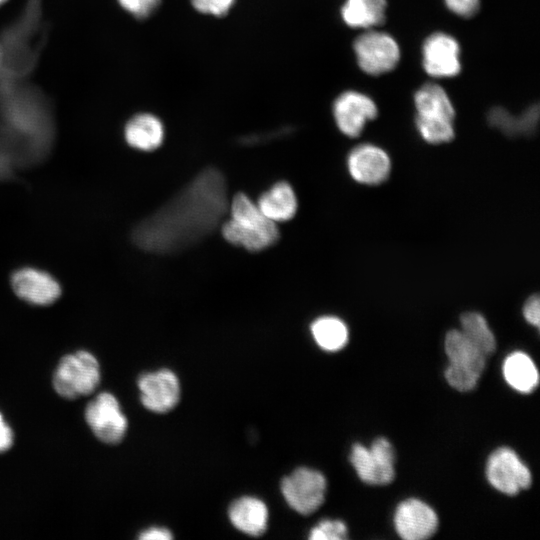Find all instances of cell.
<instances>
[{"label":"cell","mask_w":540,"mask_h":540,"mask_svg":"<svg viewBox=\"0 0 540 540\" xmlns=\"http://www.w3.org/2000/svg\"><path fill=\"white\" fill-rule=\"evenodd\" d=\"M229 203L223 173L215 167H206L140 221L132 232V240L149 253H180L220 228L228 214Z\"/></svg>","instance_id":"cell-1"},{"label":"cell","mask_w":540,"mask_h":540,"mask_svg":"<svg viewBox=\"0 0 540 540\" xmlns=\"http://www.w3.org/2000/svg\"><path fill=\"white\" fill-rule=\"evenodd\" d=\"M230 217L220 228L224 239L251 252L265 250L279 240L277 224L268 219L246 194L237 193L229 203Z\"/></svg>","instance_id":"cell-2"},{"label":"cell","mask_w":540,"mask_h":540,"mask_svg":"<svg viewBox=\"0 0 540 540\" xmlns=\"http://www.w3.org/2000/svg\"><path fill=\"white\" fill-rule=\"evenodd\" d=\"M444 345L449 360L444 372L448 384L460 392L473 390L485 368L486 356L461 330H450Z\"/></svg>","instance_id":"cell-3"},{"label":"cell","mask_w":540,"mask_h":540,"mask_svg":"<svg viewBox=\"0 0 540 540\" xmlns=\"http://www.w3.org/2000/svg\"><path fill=\"white\" fill-rule=\"evenodd\" d=\"M99 382V363L94 355L84 350L64 356L53 375L55 391L67 399L92 393Z\"/></svg>","instance_id":"cell-4"},{"label":"cell","mask_w":540,"mask_h":540,"mask_svg":"<svg viewBox=\"0 0 540 540\" xmlns=\"http://www.w3.org/2000/svg\"><path fill=\"white\" fill-rule=\"evenodd\" d=\"M349 459L358 477L366 484L387 485L395 477V452L384 437L375 439L369 448L355 443Z\"/></svg>","instance_id":"cell-5"},{"label":"cell","mask_w":540,"mask_h":540,"mask_svg":"<svg viewBox=\"0 0 540 540\" xmlns=\"http://www.w3.org/2000/svg\"><path fill=\"white\" fill-rule=\"evenodd\" d=\"M359 67L367 74L380 75L394 69L400 59V49L389 34L369 30L359 35L353 44Z\"/></svg>","instance_id":"cell-6"},{"label":"cell","mask_w":540,"mask_h":540,"mask_svg":"<svg viewBox=\"0 0 540 540\" xmlns=\"http://www.w3.org/2000/svg\"><path fill=\"white\" fill-rule=\"evenodd\" d=\"M486 477L497 491L517 495L531 486L532 475L517 453L509 447H499L488 457Z\"/></svg>","instance_id":"cell-7"},{"label":"cell","mask_w":540,"mask_h":540,"mask_svg":"<svg viewBox=\"0 0 540 540\" xmlns=\"http://www.w3.org/2000/svg\"><path fill=\"white\" fill-rule=\"evenodd\" d=\"M281 491L289 506L296 512L308 515L323 503L326 492L325 476L309 468H298L281 482Z\"/></svg>","instance_id":"cell-8"},{"label":"cell","mask_w":540,"mask_h":540,"mask_svg":"<svg viewBox=\"0 0 540 540\" xmlns=\"http://www.w3.org/2000/svg\"><path fill=\"white\" fill-rule=\"evenodd\" d=\"M85 419L94 435L106 444H117L125 436L127 419L111 393L97 395L87 405Z\"/></svg>","instance_id":"cell-9"},{"label":"cell","mask_w":540,"mask_h":540,"mask_svg":"<svg viewBox=\"0 0 540 540\" xmlns=\"http://www.w3.org/2000/svg\"><path fill=\"white\" fill-rule=\"evenodd\" d=\"M375 102L358 91H345L333 104V115L338 129L348 137L361 134L365 124L377 116Z\"/></svg>","instance_id":"cell-10"},{"label":"cell","mask_w":540,"mask_h":540,"mask_svg":"<svg viewBox=\"0 0 540 540\" xmlns=\"http://www.w3.org/2000/svg\"><path fill=\"white\" fill-rule=\"evenodd\" d=\"M422 63L432 77L456 76L461 70L459 43L443 32L428 36L422 48Z\"/></svg>","instance_id":"cell-11"},{"label":"cell","mask_w":540,"mask_h":540,"mask_svg":"<svg viewBox=\"0 0 540 540\" xmlns=\"http://www.w3.org/2000/svg\"><path fill=\"white\" fill-rule=\"evenodd\" d=\"M394 526L397 534L404 540H424L437 531L438 516L425 502L410 498L397 506Z\"/></svg>","instance_id":"cell-12"},{"label":"cell","mask_w":540,"mask_h":540,"mask_svg":"<svg viewBox=\"0 0 540 540\" xmlns=\"http://www.w3.org/2000/svg\"><path fill=\"white\" fill-rule=\"evenodd\" d=\"M138 388L142 404L152 412L166 413L180 399L179 380L168 369L143 374L138 380Z\"/></svg>","instance_id":"cell-13"},{"label":"cell","mask_w":540,"mask_h":540,"mask_svg":"<svg viewBox=\"0 0 540 540\" xmlns=\"http://www.w3.org/2000/svg\"><path fill=\"white\" fill-rule=\"evenodd\" d=\"M348 171L361 184L377 185L386 180L391 162L388 154L372 144L356 146L348 155Z\"/></svg>","instance_id":"cell-14"},{"label":"cell","mask_w":540,"mask_h":540,"mask_svg":"<svg viewBox=\"0 0 540 540\" xmlns=\"http://www.w3.org/2000/svg\"><path fill=\"white\" fill-rule=\"evenodd\" d=\"M11 285L19 298L34 305L52 304L61 294L59 283L50 274L34 268L14 272Z\"/></svg>","instance_id":"cell-15"},{"label":"cell","mask_w":540,"mask_h":540,"mask_svg":"<svg viewBox=\"0 0 540 540\" xmlns=\"http://www.w3.org/2000/svg\"><path fill=\"white\" fill-rule=\"evenodd\" d=\"M229 518L241 532L250 536H260L267 528L268 509L260 499L245 496L231 504Z\"/></svg>","instance_id":"cell-16"},{"label":"cell","mask_w":540,"mask_h":540,"mask_svg":"<svg viewBox=\"0 0 540 540\" xmlns=\"http://www.w3.org/2000/svg\"><path fill=\"white\" fill-rule=\"evenodd\" d=\"M256 204L261 212L275 223L292 219L298 205L293 188L285 181L275 183L262 193Z\"/></svg>","instance_id":"cell-17"},{"label":"cell","mask_w":540,"mask_h":540,"mask_svg":"<svg viewBox=\"0 0 540 540\" xmlns=\"http://www.w3.org/2000/svg\"><path fill=\"white\" fill-rule=\"evenodd\" d=\"M124 134L131 147L142 151H151L162 144L164 127L156 116L142 113L135 115L127 122Z\"/></svg>","instance_id":"cell-18"},{"label":"cell","mask_w":540,"mask_h":540,"mask_svg":"<svg viewBox=\"0 0 540 540\" xmlns=\"http://www.w3.org/2000/svg\"><path fill=\"white\" fill-rule=\"evenodd\" d=\"M417 117L453 121L455 111L446 91L439 85L427 83L414 95Z\"/></svg>","instance_id":"cell-19"},{"label":"cell","mask_w":540,"mask_h":540,"mask_svg":"<svg viewBox=\"0 0 540 540\" xmlns=\"http://www.w3.org/2000/svg\"><path fill=\"white\" fill-rule=\"evenodd\" d=\"M386 0H345L341 17L352 28L370 29L384 22Z\"/></svg>","instance_id":"cell-20"},{"label":"cell","mask_w":540,"mask_h":540,"mask_svg":"<svg viewBox=\"0 0 540 540\" xmlns=\"http://www.w3.org/2000/svg\"><path fill=\"white\" fill-rule=\"evenodd\" d=\"M506 382L521 393H530L538 385L539 374L533 360L524 352L508 355L503 363Z\"/></svg>","instance_id":"cell-21"},{"label":"cell","mask_w":540,"mask_h":540,"mask_svg":"<svg viewBox=\"0 0 540 540\" xmlns=\"http://www.w3.org/2000/svg\"><path fill=\"white\" fill-rule=\"evenodd\" d=\"M539 108L537 105L526 109L521 115L514 116L501 107L490 110L488 122L508 136L531 135L538 123Z\"/></svg>","instance_id":"cell-22"},{"label":"cell","mask_w":540,"mask_h":540,"mask_svg":"<svg viewBox=\"0 0 540 540\" xmlns=\"http://www.w3.org/2000/svg\"><path fill=\"white\" fill-rule=\"evenodd\" d=\"M311 333L319 347L326 351H338L348 342L346 324L334 316H322L311 324Z\"/></svg>","instance_id":"cell-23"},{"label":"cell","mask_w":540,"mask_h":540,"mask_svg":"<svg viewBox=\"0 0 540 540\" xmlns=\"http://www.w3.org/2000/svg\"><path fill=\"white\" fill-rule=\"evenodd\" d=\"M461 332L486 356L496 350V339L485 317L478 312L460 316Z\"/></svg>","instance_id":"cell-24"},{"label":"cell","mask_w":540,"mask_h":540,"mask_svg":"<svg viewBox=\"0 0 540 540\" xmlns=\"http://www.w3.org/2000/svg\"><path fill=\"white\" fill-rule=\"evenodd\" d=\"M415 122L421 137L428 143L441 144L451 141L454 137L453 121L416 116Z\"/></svg>","instance_id":"cell-25"},{"label":"cell","mask_w":540,"mask_h":540,"mask_svg":"<svg viewBox=\"0 0 540 540\" xmlns=\"http://www.w3.org/2000/svg\"><path fill=\"white\" fill-rule=\"evenodd\" d=\"M348 537V529L340 520L325 519L316 525L309 535L311 540H344Z\"/></svg>","instance_id":"cell-26"},{"label":"cell","mask_w":540,"mask_h":540,"mask_svg":"<svg viewBox=\"0 0 540 540\" xmlns=\"http://www.w3.org/2000/svg\"><path fill=\"white\" fill-rule=\"evenodd\" d=\"M235 0H191L193 7L205 14H210L214 16H223L225 15Z\"/></svg>","instance_id":"cell-27"},{"label":"cell","mask_w":540,"mask_h":540,"mask_svg":"<svg viewBox=\"0 0 540 540\" xmlns=\"http://www.w3.org/2000/svg\"><path fill=\"white\" fill-rule=\"evenodd\" d=\"M119 4L137 18L150 15L159 5L160 0H118Z\"/></svg>","instance_id":"cell-28"},{"label":"cell","mask_w":540,"mask_h":540,"mask_svg":"<svg viewBox=\"0 0 540 540\" xmlns=\"http://www.w3.org/2000/svg\"><path fill=\"white\" fill-rule=\"evenodd\" d=\"M447 8L461 17H471L478 11L479 0H444Z\"/></svg>","instance_id":"cell-29"},{"label":"cell","mask_w":540,"mask_h":540,"mask_svg":"<svg viewBox=\"0 0 540 540\" xmlns=\"http://www.w3.org/2000/svg\"><path fill=\"white\" fill-rule=\"evenodd\" d=\"M523 316L529 324L539 327L540 300L537 295H533L527 299L523 306Z\"/></svg>","instance_id":"cell-30"},{"label":"cell","mask_w":540,"mask_h":540,"mask_svg":"<svg viewBox=\"0 0 540 540\" xmlns=\"http://www.w3.org/2000/svg\"><path fill=\"white\" fill-rule=\"evenodd\" d=\"M16 170L12 159L0 149V182L12 179Z\"/></svg>","instance_id":"cell-31"},{"label":"cell","mask_w":540,"mask_h":540,"mask_svg":"<svg viewBox=\"0 0 540 540\" xmlns=\"http://www.w3.org/2000/svg\"><path fill=\"white\" fill-rule=\"evenodd\" d=\"M13 444V431L0 413V452L8 450Z\"/></svg>","instance_id":"cell-32"},{"label":"cell","mask_w":540,"mask_h":540,"mask_svg":"<svg viewBox=\"0 0 540 540\" xmlns=\"http://www.w3.org/2000/svg\"><path fill=\"white\" fill-rule=\"evenodd\" d=\"M171 538H173L172 533L168 529L161 527L149 528L139 535V539L142 540H169Z\"/></svg>","instance_id":"cell-33"},{"label":"cell","mask_w":540,"mask_h":540,"mask_svg":"<svg viewBox=\"0 0 540 540\" xmlns=\"http://www.w3.org/2000/svg\"><path fill=\"white\" fill-rule=\"evenodd\" d=\"M6 0H0V4H2L3 2H5Z\"/></svg>","instance_id":"cell-34"}]
</instances>
